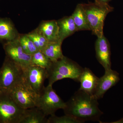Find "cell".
I'll use <instances>...</instances> for the list:
<instances>
[{"label": "cell", "mask_w": 123, "mask_h": 123, "mask_svg": "<svg viewBox=\"0 0 123 123\" xmlns=\"http://www.w3.org/2000/svg\"><path fill=\"white\" fill-rule=\"evenodd\" d=\"M9 92L0 93V123H20L25 112Z\"/></svg>", "instance_id": "5"}, {"label": "cell", "mask_w": 123, "mask_h": 123, "mask_svg": "<svg viewBox=\"0 0 123 123\" xmlns=\"http://www.w3.org/2000/svg\"><path fill=\"white\" fill-rule=\"evenodd\" d=\"M99 78L97 77L91 69L84 68L79 79L80 86L78 90L93 95L97 88Z\"/></svg>", "instance_id": "12"}, {"label": "cell", "mask_w": 123, "mask_h": 123, "mask_svg": "<svg viewBox=\"0 0 123 123\" xmlns=\"http://www.w3.org/2000/svg\"><path fill=\"white\" fill-rule=\"evenodd\" d=\"M23 77L31 88L39 94L44 87L45 80L47 79V70L31 65L24 70Z\"/></svg>", "instance_id": "9"}, {"label": "cell", "mask_w": 123, "mask_h": 123, "mask_svg": "<svg viewBox=\"0 0 123 123\" xmlns=\"http://www.w3.org/2000/svg\"><path fill=\"white\" fill-rule=\"evenodd\" d=\"M18 39L23 50L26 54L32 55L39 51L27 34H20Z\"/></svg>", "instance_id": "20"}, {"label": "cell", "mask_w": 123, "mask_h": 123, "mask_svg": "<svg viewBox=\"0 0 123 123\" xmlns=\"http://www.w3.org/2000/svg\"><path fill=\"white\" fill-rule=\"evenodd\" d=\"M24 70L20 66L6 56L0 69V90L9 92L23 78Z\"/></svg>", "instance_id": "4"}, {"label": "cell", "mask_w": 123, "mask_h": 123, "mask_svg": "<svg viewBox=\"0 0 123 123\" xmlns=\"http://www.w3.org/2000/svg\"><path fill=\"white\" fill-rule=\"evenodd\" d=\"M88 24L92 34L98 37L104 35V21L107 15L114 8L108 3L95 0L94 2L82 4Z\"/></svg>", "instance_id": "3"}, {"label": "cell", "mask_w": 123, "mask_h": 123, "mask_svg": "<svg viewBox=\"0 0 123 123\" xmlns=\"http://www.w3.org/2000/svg\"><path fill=\"white\" fill-rule=\"evenodd\" d=\"M48 123H81V122L70 115L65 114L63 116L57 117L55 114L51 115Z\"/></svg>", "instance_id": "22"}, {"label": "cell", "mask_w": 123, "mask_h": 123, "mask_svg": "<svg viewBox=\"0 0 123 123\" xmlns=\"http://www.w3.org/2000/svg\"><path fill=\"white\" fill-rule=\"evenodd\" d=\"M98 101L93 95L78 90L66 103L64 112L81 123L88 121H99L103 113L99 110Z\"/></svg>", "instance_id": "1"}, {"label": "cell", "mask_w": 123, "mask_h": 123, "mask_svg": "<svg viewBox=\"0 0 123 123\" xmlns=\"http://www.w3.org/2000/svg\"><path fill=\"white\" fill-rule=\"evenodd\" d=\"M47 116L37 107L25 109L20 123H48Z\"/></svg>", "instance_id": "16"}, {"label": "cell", "mask_w": 123, "mask_h": 123, "mask_svg": "<svg viewBox=\"0 0 123 123\" xmlns=\"http://www.w3.org/2000/svg\"><path fill=\"white\" fill-rule=\"evenodd\" d=\"M83 69L76 62L64 56L58 60L52 62L47 69L48 85L52 86L55 82L65 78L79 82Z\"/></svg>", "instance_id": "2"}, {"label": "cell", "mask_w": 123, "mask_h": 123, "mask_svg": "<svg viewBox=\"0 0 123 123\" xmlns=\"http://www.w3.org/2000/svg\"><path fill=\"white\" fill-rule=\"evenodd\" d=\"M72 16L77 31H90L82 4H78Z\"/></svg>", "instance_id": "17"}, {"label": "cell", "mask_w": 123, "mask_h": 123, "mask_svg": "<svg viewBox=\"0 0 123 123\" xmlns=\"http://www.w3.org/2000/svg\"><path fill=\"white\" fill-rule=\"evenodd\" d=\"M61 42H49L42 51L52 62L58 60L63 57Z\"/></svg>", "instance_id": "18"}, {"label": "cell", "mask_w": 123, "mask_h": 123, "mask_svg": "<svg viewBox=\"0 0 123 123\" xmlns=\"http://www.w3.org/2000/svg\"><path fill=\"white\" fill-rule=\"evenodd\" d=\"M59 27V41L63 43L64 40L77 31L72 16L65 17L57 21Z\"/></svg>", "instance_id": "15"}, {"label": "cell", "mask_w": 123, "mask_h": 123, "mask_svg": "<svg viewBox=\"0 0 123 123\" xmlns=\"http://www.w3.org/2000/svg\"><path fill=\"white\" fill-rule=\"evenodd\" d=\"M99 1H102V2H106V3H108L109 1H111V0H98Z\"/></svg>", "instance_id": "23"}, {"label": "cell", "mask_w": 123, "mask_h": 123, "mask_svg": "<svg viewBox=\"0 0 123 123\" xmlns=\"http://www.w3.org/2000/svg\"><path fill=\"white\" fill-rule=\"evenodd\" d=\"M18 38L5 42L3 47L6 56L20 66L24 70L31 65V55L24 52Z\"/></svg>", "instance_id": "8"}, {"label": "cell", "mask_w": 123, "mask_h": 123, "mask_svg": "<svg viewBox=\"0 0 123 123\" xmlns=\"http://www.w3.org/2000/svg\"><path fill=\"white\" fill-rule=\"evenodd\" d=\"M66 103L56 94L52 85L44 86L39 94L37 107L47 116L55 114L59 109L63 110Z\"/></svg>", "instance_id": "7"}, {"label": "cell", "mask_w": 123, "mask_h": 123, "mask_svg": "<svg viewBox=\"0 0 123 123\" xmlns=\"http://www.w3.org/2000/svg\"><path fill=\"white\" fill-rule=\"evenodd\" d=\"M1 91H0V93H1Z\"/></svg>", "instance_id": "24"}, {"label": "cell", "mask_w": 123, "mask_h": 123, "mask_svg": "<svg viewBox=\"0 0 123 123\" xmlns=\"http://www.w3.org/2000/svg\"><path fill=\"white\" fill-rule=\"evenodd\" d=\"M95 50L97 59L105 71L111 69L110 43L104 35L98 37L95 42Z\"/></svg>", "instance_id": "11"}, {"label": "cell", "mask_w": 123, "mask_h": 123, "mask_svg": "<svg viewBox=\"0 0 123 123\" xmlns=\"http://www.w3.org/2000/svg\"><path fill=\"white\" fill-rule=\"evenodd\" d=\"M52 61L42 51H38L31 55V65L42 67L48 69Z\"/></svg>", "instance_id": "19"}, {"label": "cell", "mask_w": 123, "mask_h": 123, "mask_svg": "<svg viewBox=\"0 0 123 123\" xmlns=\"http://www.w3.org/2000/svg\"><path fill=\"white\" fill-rule=\"evenodd\" d=\"M8 92L15 102L23 109L37 107L39 94L27 84L24 77Z\"/></svg>", "instance_id": "6"}, {"label": "cell", "mask_w": 123, "mask_h": 123, "mask_svg": "<svg viewBox=\"0 0 123 123\" xmlns=\"http://www.w3.org/2000/svg\"><path fill=\"white\" fill-rule=\"evenodd\" d=\"M27 35L38 50L43 51L49 43L44 36L37 28L27 34Z\"/></svg>", "instance_id": "21"}, {"label": "cell", "mask_w": 123, "mask_h": 123, "mask_svg": "<svg viewBox=\"0 0 123 123\" xmlns=\"http://www.w3.org/2000/svg\"><path fill=\"white\" fill-rule=\"evenodd\" d=\"M37 29L44 36L48 42H60L59 27L57 21H43Z\"/></svg>", "instance_id": "13"}, {"label": "cell", "mask_w": 123, "mask_h": 123, "mask_svg": "<svg viewBox=\"0 0 123 123\" xmlns=\"http://www.w3.org/2000/svg\"><path fill=\"white\" fill-rule=\"evenodd\" d=\"M120 80L118 73L111 69L105 71L104 75L99 78L97 88L93 96L98 100L102 98L106 92L117 84Z\"/></svg>", "instance_id": "10"}, {"label": "cell", "mask_w": 123, "mask_h": 123, "mask_svg": "<svg viewBox=\"0 0 123 123\" xmlns=\"http://www.w3.org/2000/svg\"><path fill=\"white\" fill-rule=\"evenodd\" d=\"M19 35L10 19L0 18V40L5 42L13 41L18 38Z\"/></svg>", "instance_id": "14"}]
</instances>
